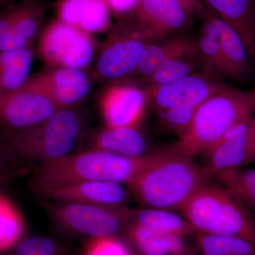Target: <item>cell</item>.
<instances>
[{"label": "cell", "instance_id": "21", "mask_svg": "<svg viewBox=\"0 0 255 255\" xmlns=\"http://www.w3.org/2000/svg\"><path fill=\"white\" fill-rule=\"evenodd\" d=\"M248 134L217 142L206 152L205 166L212 177L250 164L251 145Z\"/></svg>", "mask_w": 255, "mask_h": 255}, {"label": "cell", "instance_id": "23", "mask_svg": "<svg viewBox=\"0 0 255 255\" xmlns=\"http://www.w3.org/2000/svg\"><path fill=\"white\" fill-rule=\"evenodd\" d=\"M130 222L162 234L185 237L196 233L194 228L182 215L179 216L170 210L145 207L132 211Z\"/></svg>", "mask_w": 255, "mask_h": 255}, {"label": "cell", "instance_id": "41", "mask_svg": "<svg viewBox=\"0 0 255 255\" xmlns=\"http://www.w3.org/2000/svg\"><path fill=\"white\" fill-rule=\"evenodd\" d=\"M7 1V0H1V1H2V3L5 2V1Z\"/></svg>", "mask_w": 255, "mask_h": 255}, {"label": "cell", "instance_id": "17", "mask_svg": "<svg viewBox=\"0 0 255 255\" xmlns=\"http://www.w3.org/2000/svg\"><path fill=\"white\" fill-rule=\"evenodd\" d=\"M204 6L241 36L255 67V0H202Z\"/></svg>", "mask_w": 255, "mask_h": 255}, {"label": "cell", "instance_id": "18", "mask_svg": "<svg viewBox=\"0 0 255 255\" xmlns=\"http://www.w3.org/2000/svg\"><path fill=\"white\" fill-rule=\"evenodd\" d=\"M147 142L138 128L107 127L94 134L88 150L105 151L127 157L147 155Z\"/></svg>", "mask_w": 255, "mask_h": 255}, {"label": "cell", "instance_id": "39", "mask_svg": "<svg viewBox=\"0 0 255 255\" xmlns=\"http://www.w3.org/2000/svg\"><path fill=\"white\" fill-rule=\"evenodd\" d=\"M9 174H0V187L4 186L6 182H9Z\"/></svg>", "mask_w": 255, "mask_h": 255}, {"label": "cell", "instance_id": "27", "mask_svg": "<svg viewBox=\"0 0 255 255\" xmlns=\"http://www.w3.org/2000/svg\"><path fill=\"white\" fill-rule=\"evenodd\" d=\"M201 63L200 55L178 57L162 64L140 82L144 85V88L172 83L193 73L196 67Z\"/></svg>", "mask_w": 255, "mask_h": 255}, {"label": "cell", "instance_id": "19", "mask_svg": "<svg viewBox=\"0 0 255 255\" xmlns=\"http://www.w3.org/2000/svg\"><path fill=\"white\" fill-rule=\"evenodd\" d=\"M184 55H199L196 40L180 36L164 41L153 42L146 48L136 70L128 80H143L162 64Z\"/></svg>", "mask_w": 255, "mask_h": 255}, {"label": "cell", "instance_id": "42", "mask_svg": "<svg viewBox=\"0 0 255 255\" xmlns=\"http://www.w3.org/2000/svg\"><path fill=\"white\" fill-rule=\"evenodd\" d=\"M2 3V1H1V0H0V4H1Z\"/></svg>", "mask_w": 255, "mask_h": 255}, {"label": "cell", "instance_id": "28", "mask_svg": "<svg viewBox=\"0 0 255 255\" xmlns=\"http://www.w3.org/2000/svg\"><path fill=\"white\" fill-rule=\"evenodd\" d=\"M25 225L22 216L9 199L0 196V253L14 248L22 240Z\"/></svg>", "mask_w": 255, "mask_h": 255}, {"label": "cell", "instance_id": "6", "mask_svg": "<svg viewBox=\"0 0 255 255\" xmlns=\"http://www.w3.org/2000/svg\"><path fill=\"white\" fill-rule=\"evenodd\" d=\"M126 16H121L102 46L95 73L104 81L123 82L133 75L147 46L155 42Z\"/></svg>", "mask_w": 255, "mask_h": 255}, {"label": "cell", "instance_id": "16", "mask_svg": "<svg viewBox=\"0 0 255 255\" xmlns=\"http://www.w3.org/2000/svg\"><path fill=\"white\" fill-rule=\"evenodd\" d=\"M54 10L58 19L87 33H101L110 27L107 0H58Z\"/></svg>", "mask_w": 255, "mask_h": 255}, {"label": "cell", "instance_id": "34", "mask_svg": "<svg viewBox=\"0 0 255 255\" xmlns=\"http://www.w3.org/2000/svg\"><path fill=\"white\" fill-rule=\"evenodd\" d=\"M140 0H107L110 9L118 16L130 12Z\"/></svg>", "mask_w": 255, "mask_h": 255}, {"label": "cell", "instance_id": "30", "mask_svg": "<svg viewBox=\"0 0 255 255\" xmlns=\"http://www.w3.org/2000/svg\"><path fill=\"white\" fill-rule=\"evenodd\" d=\"M13 255H71L70 250L59 242L46 236H31L15 246Z\"/></svg>", "mask_w": 255, "mask_h": 255}, {"label": "cell", "instance_id": "5", "mask_svg": "<svg viewBox=\"0 0 255 255\" xmlns=\"http://www.w3.org/2000/svg\"><path fill=\"white\" fill-rule=\"evenodd\" d=\"M179 211L196 233L255 243V218L252 211L220 184L206 183Z\"/></svg>", "mask_w": 255, "mask_h": 255}, {"label": "cell", "instance_id": "32", "mask_svg": "<svg viewBox=\"0 0 255 255\" xmlns=\"http://www.w3.org/2000/svg\"><path fill=\"white\" fill-rule=\"evenodd\" d=\"M82 255H134L119 236L90 238Z\"/></svg>", "mask_w": 255, "mask_h": 255}, {"label": "cell", "instance_id": "33", "mask_svg": "<svg viewBox=\"0 0 255 255\" xmlns=\"http://www.w3.org/2000/svg\"><path fill=\"white\" fill-rule=\"evenodd\" d=\"M18 159L14 155L3 130L0 131V174H9V171Z\"/></svg>", "mask_w": 255, "mask_h": 255}, {"label": "cell", "instance_id": "40", "mask_svg": "<svg viewBox=\"0 0 255 255\" xmlns=\"http://www.w3.org/2000/svg\"><path fill=\"white\" fill-rule=\"evenodd\" d=\"M199 255L197 254V253L195 251H194V250H191L190 252H189V253H187V255Z\"/></svg>", "mask_w": 255, "mask_h": 255}, {"label": "cell", "instance_id": "2", "mask_svg": "<svg viewBox=\"0 0 255 255\" xmlns=\"http://www.w3.org/2000/svg\"><path fill=\"white\" fill-rule=\"evenodd\" d=\"M155 152L127 157L102 150L75 152L38 165L31 181L32 189L42 196L51 189L75 183L106 181L128 184L150 163Z\"/></svg>", "mask_w": 255, "mask_h": 255}, {"label": "cell", "instance_id": "29", "mask_svg": "<svg viewBox=\"0 0 255 255\" xmlns=\"http://www.w3.org/2000/svg\"><path fill=\"white\" fill-rule=\"evenodd\" d=\"M201 59L206 71L231 78V71L217 42L212 37L201 32L196 40Z\"/></svg>", "mask_w": 255, "mask_h": 255}, {"label": "cell", "instance_id": "36", "mask_svg": "<svg viewBox=\"0 0 255 255\" xmlns=\"http://www.w3.org/2000/svg\"><path fill=\"white\" fill-rule=\"evenodd\" d=\"M182 5L186 11L194 17L200 16L204 11V6L202 0H177Z\"/></svg>", "mask_w": 255, "mask_h": 255}, {"label": "cell", "instance_id": "13", "mask_svg": "<svg viewBox=\"0 0 255 255\" xmlns=\"http://www.w3.org/2000/svg\"><path fill=\"white\" fill-rule=\"evenodd\" d=\"M100 105L107 127L138 128L147 100L142 89L129 82H118L103 92Z\"/></svg>", "mask_w": 255, "mask_h": 255}, {"label": "cell", "instance_id": "1", "mask_svg": "<svg viewBox=\"0 0 255 255\" xmlns=\"http://www.w3.org/2000/svg\"><path fill=\"white\" fill-rule=\"evenodd\" d=\"M211 178L206 166L172 147L156 151L150 163L128 186L146 208L179 211Z\"/></svg>", "mask_w": 255, "mask_h": 255}, {"label": "cell", "instance_id": "11", "mask_svg": "<svg viewBox=\"0 0 255 255\" xmlns=\"http://www.w3.org/2000/svg\"><path fill=\"white\" fill-rule=\"evenodd\" d=\"M26 84L49 97L60 110L78 107L92 89L85 70L69 68H50L31 75Z\"/></svg>", "mask_w": 255, "mask_h": 255}, {"label": "cell", "instance_id": "22", "mask_svg": "<svg viewBox=\"0 0 255 255\" xmlns=\"http://www.w3.org/2000/svg\"><path fill=\"white\" fill-rule=\"evenodd\" d=\"M33 63L32 46L0 52V96L16 91L30 78Z\"/></svg>", "mask_w": 255, "mask_h": 255}, {"label": "cell", "instance_id": "24", "mask_svg": "<svg viewBox=\"0 0 255 255\" xmlns=\"http://www.w3.org/2000/svg\"><path fill=\"white\" fill-rule=\"evenodd\" d=\"M46 13V4L40 0H26L13 4L11 30L33 43L41 31Z\"/></svg>", "mask_w": 255, "mask_h": 255}, {"label": "cell", "instance_id": "4", "mask_svg": "<svg viewBox=\"0 0 255 255\" xmlns=\"http://www.w3.org/2000/svg\"><path fill=\"white\" fill-rule=\"evenodd\" d=\"M86 127L79 109H61L41 123L18 130H4L18 160L38 165L76 152Z\"/></svg>", "mask_w": 255, "mask_h": 255}, {"label": "cell", "instance_id": "35", "mask_svg": "<svg viewBox=\"0 0 255 255\" xmlns=\"http://www.w3.org/2000/svg\"><path fill=\"white\" fill-rule=\"evenodd\" d=\"M13 21V5L0 12V38L11 30Z\"/></svg>", "mask_w": 255, "mask_h": 255}, {"label": "cell", "instance_id": "12", "mask_svg": "<svg viewBox=\"0 0 255 255\" xmlns=\"http://www.w3.org/2000/svg\"><path fill=\"white\" fill-rule=\"evenodd\" d=\"M124 16L155 41L187 29L193 20L177 0H140L130 12Z\"/></svg>", "mask_w": 255, "mask_h": 255}, {"label": "cell", "instance_id": "3", "mask_svg": "<svg viewBox=\"0 0 255 255\" xmlns=\"http://www.w3.org/2000/svg\"><path fill=\"white\" fill-rule=\"evenodd\" d=\"M255 87L241 90L223 85L196 109L191 124L173 146L184 155H205L228 130L253 118Z\"/></svg>", "mask_w": 255, "mask_h": 255}, {"label": "cell", "instance_id": "38", "mask_svg": "<svg viewBox=\"0 0 255 255\" xmlns=\"http://www.w3.org/2000/svg\"><path fill=\"white\" fill-rule=\"evenodd\" d=\"M248 137H249L250 144H251V142L255 139V118L253 119V122H252L251 130H250L249 134H248Z\"/></svg>", "mask_w": 255, "mask_h": 255}, {"label": "cell", "instance_id": "26", "mask_svg": "<svg viewBox=\"0 0 255 255\" xmlns=\"http://www.w3.org/2000/svg\"><path fill=\"white\" fill-rule=\"evenodd\" d=\"M201 255H255V243L243 238L196 233Z\"/></svg>", "mask_w": 255, "mask_h": 255}, {"label": "cell", "instance_id": "15", "mask_svg": "<svg viewBox=\"0 0 255 255\" xmlns=\"http://www.w3.org/2000/svg\"><path fill=\"white\" fill-rule=\"evenodd\" d=\"M55 202H74L102 206H126L128 194L120 183L92 181L55 188L42 195Z\"/></svg>", "mask_w": 255, "mask_h": 255}, {"label": "cell", "instance_id": "9", "mask_svg": "<svg viewBox=\"0 0 255 255\" xmlns=\"http://www.w3.org/2000/svg\"><path fill=\"white\" fill-rule=\"evenodd\" d=\"M224 83L215 78L214 74L206 71L191 73L180 80L160 85L145 87L147 104L157 115L179 105L198 107L216 93Z\"/></svg>", "mask_w": 255, "mask_h": 255}, {"label": "cell", "instance_id": "25", "mask_svg": "<svg viewBox=\"0 0 255 255\" xmlns=\"http://www.w3.org/2000/svg\"><path fill=\"white\" fill-rule=\"evenodd\" d=\"M220 185L227 189L250 211H255V169L226 171L214 176Z\"/></svg>", "mask_w": 255, "mask_h": 255}, {"label": "cell", "instance_id": "14", "mask_svg": "<svg viewBox=\"0 0 255 255\" xmlns=\"http://www.w3.org/2000/svg\"><path fill=\"white\" fill-rule=\"evenodd\" d=\"M199 17L201 19V32L217 42L229 67L231 78L244 80L251 73L253 65L241 36L230 25L206 7Z\"/></svg>", "mask_w": 255, "mask_h": 255}, {"label": "cell", "instance_id": "31", "mask_svg": "<svg viewBox=\"0 0 255 255\" xmlns=\"http://www.w3.org/2000/svg\"><path fill=\"white\" fill-rule=\"evenodd\" d=\"M196 109L190 105L172 107L159 115V124L164 130L177 133L179 137L191 124Z\"/></svg>", "mask_w": 255, "mask_h": 255}, {"label": "cell", "instance_id": "8", "mask_svg": "<svg viewBox=\"0 0 255 255\" xmlns=\"http://www.w3.org/2000/svg\"><path fill=\"white\" fill-rule=\"evenodd\" d=\"M38 53L50 68L85 70L95 57L92 34L56 18L42 30Z\"/></svg>", "mask_w": 255, "mask_h": 255}, {"label": "cell", "instance_id": "10", "mask_svg": "<svg viewBox=\"0 0 255 255\" xmlns=\"http://www.w3.org/2000/svg\"><path fill=\"white\" fill-rule=\"evenodd\" d=\"M60 110L49 97L26 83L16 91L0 96V127L18 130L33 127Z\"/></svg>", "mask_w": 255, "mask_h": 255}, {"label": "cell", "instance_id": "7", "mask_svg": "<svg viewBox=\"0 0 255 255\" xmlns=\"http://www.w3.org/2000/svg\"><path fill=\"white\" fill-rule=\"evenodd\" d=\"M48 210L60 228L90 239L119 236L126 233L131 221L132 211L126 206L55 202Z\"/></svg>", "mask_w": 255, "mask_h": 255}, {"label": "cell", "instance_id": "20", "mask_svg": "<svg viewBox=\"0 0 255 255\" xmlns=\"http://www.w3.org/2000/svg\"><path fill=\"white\" fill-rule=\"evenodd\" d=\"M126 236L140 255H185L191 248L182 236L154 232L130 222Z\"/></svg>", "mask_w": 255, "mask_h": 255}, {"label": "cell", "instance_id": "37", "mask_svg": "<svg viewBox=\"0 0 255 255\" xmlns=\"http://www.w3.org/2000/svg\"><path fill=\"white\" fill-rule=\"evenodd\" d=\"M251 153H250V163L255 164V139L251 142Z\"/></svg>", "mask_w": 255, "mask_h": 255}, {"label": "cell", "instance_id": "43", "mask_svg": "<svg viewBox=\"0 0 255 255\" xmlns=\"http://www.w3.org/2000/svg\"><path fill=\"white\" fill-rule=\"evenodd\" d=\"M1 194H1V193H0V196H1Z\"/></svg>", "mask_w": 255, "mask_h": 255}]
</instances>
